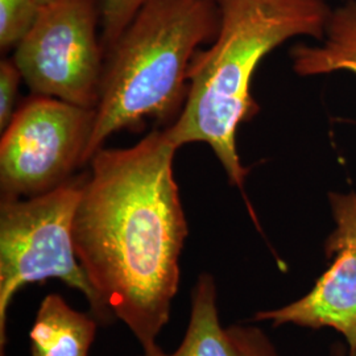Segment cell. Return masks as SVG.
<instances>
[{
  "label": "cell",
  "mask_w": 356,
  "mask_h": 356,
  "mask_svg": "<svg viewBox=\"0 0 356 356\" xmlns=\"http://www.w3.org/2000/svg\"><path fill=\"white\" fill-rule=\"evenodd\" d=\"M334 229L323 243L331 266L300 300L273 310L257 312L254 321L275 327L294 325L307 329L329 327L342 334L356 350V191L329 193Z\"/></svg>",
  "instance_id": "52a82bcc"
},
{
  "label": "cell",
  "mask_w": 356,
  "mask_h": 356,
  "mask_svg": "<svg viewBox=\"0 0 356 356\" xmlns=\"http://www.w3.org/2000/svg\"><path fill=\"white\" fill-rule=\"evenodd\" d=\"M95 110L49 97L23 103L0 141L1 200L31 198L72 179L85 153Z\"/></svg>",
  "instance_id": "8992f818"
},
{
  "label": "cell",
  "mask_w": 356,
  "mask_h": 356,
  "mask_svg": "<svg viewBox=\"0 0 356 356\" xmlns=\"http://www.w3.org/2000/svg\"><path fill=\"white\" fill-rule=\"evenodd\" d=\"M23 76L13 60L6 58L0 63V129L4 131L11 123L19 95V85Z\"/></svg>",
  "instance_id": "4fadbf2b"
},
{
  "label": "cell",
  "mask_w": 356,
  "mask_h": 356,
  "mask_svg": "<svg viewBox=\"0 0 356 356\" xmlns=\"http://www.w3.org/2000/svg\"><path fill=\"white\" fill-rule=\"evenodd\" d=\"M216 282L210 273L200 275L191 292V321L186 334L173 354L159 344L143 350L140 356H236L227 329H223L218 312Z\"/></svg>",
  "instance_id": "30bf717a"
},
{
  "label": "cell",
  "mask_w": 356,
  "mask_h": 356,
  "mask_svg": "<svg viewBox=\"0 0 356 356\" xmlns=\"http://www.w3.org/2000/svg\"><path fill=\"white\" fill-rule=\"evenodd\" d=\"M101 23L102 0H54L41 8L13 58L33 95L95 110L106 58Z\"/></svg>",
  "instance_id": "5b68a950"
},
{
  "label": "cell",
  "mask_w": 356,
  "mask_h": 356,
  "mask_svg": "<svg viewBox=\"0 0 356 356\" xmlns=\"http://www.w3.org/2000/svg\"><path fill=\"white\" fill-rule=\"evenodd\" d=\"M176 152L165 129L129 148H101L83 176L73 223L81 266L143 350L169 322L188 238Z\"/></svg>",
  "instance_id": "6da1fadb"
},
{
  "label": "cell",
  "mask_w": 356,
  "mask_h": 356,
  "mask_svg": "<svg viewBox=\"0 0 356 356\" xmlns=\"http://www.w3.org/2000/svg\"><path fill=\"white\" fill-rule=\"evenodd\" d=\"M337 356H341V355H337ZM348 356H356V350H350V354H348Z\"/></svg>",
  "instance_id": "2e32d148"
},
{
  "label": "cell",
  "mask_w": 356,
  "mask_h": 356,
  "mask_svg": "<svg viewBox=\"0 0 356 356\" xmlns=\"http://www.w3.org/2000/svg\"><path fill=\"white\" fill-rule=\"evenodd\" d=\"M220 22L207 49L195 53L189 69V92L177 119L165 128L179 149L207 144L229 185L243 191L250 169L243 165L236 135L260 107L252 79L270 51L293 38L322 41L332 7L327 0H216Z\"/></svg>",
  "instance_id": "7a4b0ae2"
},
{
  "label": "cell",
  "mask_w": 356,
  "mask_h": 356,
  "mask_svg": "<svg viewBox=\"0 0 356 356\" xmlns=\"http://www.w3.org/2000/svg\"><path fill=\"white\" fill-rule=\"evenodd\" d=\"M236 356H279L264 331L256 326L234 325L227 327Z\"/></svg>",
  "instance_id": "5bb4252c"
},
{
  "label": "cell",
  "mask_w": 356,
  "mask_h": 356,
  "mask_svg": "<svg viewBox=\"0 0 356 356\" xmlns=\"http://www.w3.org/2000/svg\"><path fill=\"white\" fill-rule=\"evenodd\" d=\"M0 356H6V355H4V353H0Z\"/></svg>",
  "instance_id": "e0dca14e"
},
{
  "label": "cell",
  "mask_w": 356,
  "mask_h": 356,
  "mask_svg": "<svg viewBox=\"0 0 356 356\" xmlns=\"http://www.w3.org/2000/svg\"><path fill=\"white\" fill-rule=\"evenodd\" d=\"M98 319L76 312L51 293L38 306L29 332L32 356H89Z\"/></svg>",
  "instance_id": "ba28073f"
},
{
  "label": "cell",
  "mask_w": 356,
  "mask_h": 356,
  "mask_svg": "<svg viewBox=\"0 0 356 356\" xmlns=\"http://www.w3.org/2000/svg\"><path fill=\"white\" fill-rule=\"evenodd\" d=\"M151 0H102V40L104 54L123 35L141 8Z\"/></svg>",
  "instance_id": "7c38bea8"
},
{
  "label": "cell",
  "mask_w": 356,
  "mask_h": 356,
  "mask_svg": "<svg viewBox=\"0 0 356 356\" xmlns=\"http://www.w3.org/2000/svg\"><path fill=\"white\" fill-rule=\"evenodd\" d=\"M293 70L301 76L350 72L356 76V0L332 8L326 33L317 45L297 44L291 51Z\"/></svg>",
  "instance_id": "9c48e42d"
},
{
  "label": "cell",
  "mask_w": 356,
  "mask_h": 356,
  "mask_svg": "<svg viewBox=\"0 0 356 356\" xmlns=\"http://www.w3.org/2000/svg\"><path fill=\"white\" fill-rule=\"evenodd\" d=\"M82 184L83 176L36 197L0 202V353L13 296L29 284L58 279L86 297L99 323L115 319L76 256L73 223Z\"/></svg>",
  "instance_id": "277c9868"
},
{
  "label": "cell",
  "mask_w": 356,
  "mask_h": 356,
  "mask_svg": "<svg viewBox=\"0 0 356 356\" xmlns=\"http://www.w3.org/2000/svg\"><path fill=\"white\" fill-rule=\"evenodd\" d=\"M41 7L35 0H0V48H16L36 23Z\"/></svg>",
  "instance_id": "8fae6325"
},
{
  "label": "cell",
  "mask_w": 356,
  "mask_h": 356,
  "mask_svg": "<svg viewBox=\"0 0 356 356\" xmlns=\"http://www.w3.org/2000/svg\"><path fill=\"white\" fill-rule=\"evenodd\" d=\"M219 22L216 0H151L141 8L106 53L85 164L119 131L177 119L191 61L213 42Z\"/></svg>",
  "instance_id": "3957f363"
},
{
  "label": "cell",
  "mask_w": 356,
  "mask_h": 356,
  "mask_svg": "<svg viewBox=\"0 0 356 356\" xmlns=\"http://www.w3.org/2000/svg\"><path fill=\"white\" fill-rule=\"evenodd\" d=\"M35 1L42 8V7H45L48 4H51V1H54V0H35Z\"/></svg>",
  "instance_id": "9a60e30c"
}]
</instances>
